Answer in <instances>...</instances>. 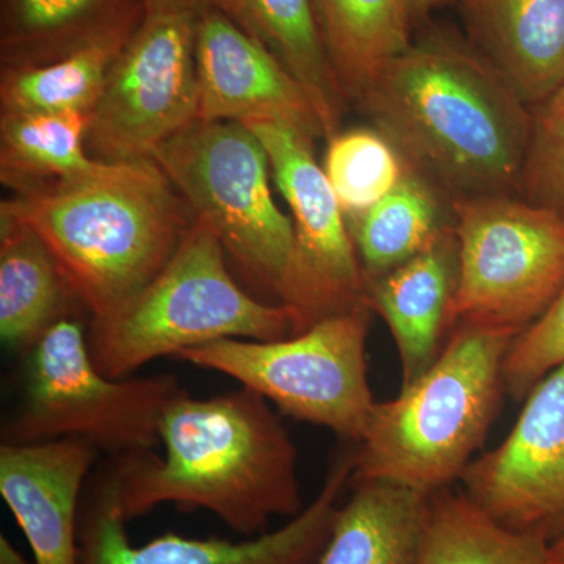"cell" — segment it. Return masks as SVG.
<instances>
[{"instance_id": "cell-1", "label": "cell", "mask_w": 564, "mask_h": 564, "mask_svg": "<svg viewBox=\"0 0 564 564\" xmlns=\"http://www.w3.org/2000/svg\"><path fill=\"white\" fill-rule=\"evenodd\" d=\"M356 107L452 203L518 196L532 107L469 41L444 32L413 40Z\"/></svg>"}, {"instance_id": "cell-2", "label": "cell", "mask_w": 564, "mask_h": 564, "mask_svg": "<svg viewBox=\"0 0 564 564\" xmlns=\"http://www.w3.org/2000/svg\"><path fill=\"white\" fill-rule=\"evenodd\" d=\"M163 455L107 456L126 522L161 505L206 510L245 538L302 513L299 451L270 403L248 388L195 399L185 391L163 414Z\"/></svg>"}, {"instance_id": "cell-3", "label": "cell", "mask_w": 564, "mask_h": 564, "mask_svg": "<svg viewBox=\"0 0 564 564\" xmlns=\"http://www.w3.org/2000/svg\"><path fill=\"white\" fill-rule=\"evenodd\" d=\"M0 212L50 248L74 299L102 317L155 276L195 217L154 161L107 163L6 199Z\"/></svg>"}, {"instance_id": "cell-4", "label": "cell", "mask_w": 564, "mask_h": 564, "mask_svg": "<svg viewBox=\"0 0 564 564\" xmlns=\"http://www.w3.org/2000/svg\"><path fill=\"white\" fill-rule=\"evenodd\" d=\"M511 329L459 323L433 366L389 402H377L355 447L351 481L380 480L425 494L451 488L499 415Z\"/></svg>"}, {"instance_id": "cell-5", "label": "cell", "mask_w": 564, "mask_h": 564, "mask_svg": "<svg viewBox=\"0 0 564 564\" xmlns=\"http://www.w3.org/2000/svg\"><path fill=\"white\" fill-rule=\"evenodd\" d=\"M293 333L292 311L245 291L217 237L195 220L161 272L109 314L91 318L87 337L99 372L120 380L154 359L217 340Z\"/></svg>"}, {"instance_id": "cell-6", "label": "cell", "mask_w": 564, "mask_h": 564, "mask_svg": "<svg viewBox=\"0 0 564 564\" xmlns=\"http://www.w3.org/2000/svg\"><path fill=\"white\" fill-rule=\"evenodd\" d=\"M152 161L252 288L291 310L295 232L274 202L269 155L251 129L195 121L165 141Z\"/></svg>"}, {"instance_id": "cell-7", "label": "cell", "mask_w": 564, "mask_h": 564, "mask_svg": "<svg viewBox=\"0 0 564 564\" xmlns=\"http://www.w3.org/2000/svg\"><path fill=\"white\" fill-rule=\"evenodd\" d=\"M20 408L2 425V444L82 440L107 456L154 452L166 408L185 392L172 373L109 378L99 372L87 332L73 317L28 352Z\"/></svg>"}, {"instance_id": "cell-8", "label": "cell", "mask_w": 564, "mask_h": 564, "mask_svg": "<svg viewBox=\"0 0 564 564\" xmlns=\"http://www.w3.org/2000/svg\"><path fill=\"white\" fill-rule=\"evenodd\" d=\"M373 315L366 302L284 339H223L176 359L226 375L281 414L359 444L377 404L367 375Z\"/></svg>"}, {"instance_id": "cell-9", "label": "cell", "mask_w": 564, "mask_h": 564, "mask_svg": "<svg viewBox=\"0 0 564 564\" xmlns=\"http://www.w3.org/2000/svg\"><path fill=\"white\" fill-rule=\"evenodd\" d=\"M454 214V328L477 323L521 334L564 288V218L514 195L458 199Z\"/></svg>"}, {"instance_id": "cell-10", "label": "cell", "mask_w": 564, "mask_h": 564, "mask_svg": "<svg viewBox=\"0 0 564 564\" xmlns=\"http://www.w3.org/2000/svg\"><path fill=\"white\" fill-rule=\"evenodd\" d=\"M198 18L191 11L147 13L111 65L91 111L93 159L152 161L165 141L198 121Z\"/></svg>"}, {"instance_id": "cell-11", "label": "cell", "mask_w": 564, "mask_h": 564, "mask_svg": "<svg viewBox=\"0 0 564 564\" xmlns=\"http://www.w3.org/2000/svg\"><path fill=\"white\" fill-rule=\"evenodd\" d=\"M355 448L337 455L321 492L280 529L243 541L165 533L135 545L126 530L109 458L96 464L79 510L80 564H317L340 497L350 488Z\"/></svg>"}, {"instance_id": "cell-12", "label": "cell", "mask_w": 564, "mask_h": 564, "mask_svg": "<svg viewBox=\"0 0 564 564\" xmlns=\"http://www.w3.org/2000/svg\"><path fill=\"white\" fill-rule=\"evenodd\" d=\"M269 155L295 232V333L367 302V280L313 139L281 122L245 124Z\"/></svg>"}, {"instance_id": "cell-13", "label": "cell", "mask_w": 564, "mask_h": 564, "mask_svg": "<svg viewBox=\"0 0 564 564\" xmlns=\"http://www.w3.org/2000/svg\"><path fill=\"white\" fill-rule=\"evenodd\" d=\"M463 491L514 532L564 536V364L529 395L499 447L473 459Z\"/></svg>"}, {"instance_id": "cell-14", "label": "cell", "mask_w": 564, "mask_h": 564, "mask_svg": "<svg viewBox=\"0 0 564 564\" xmlns=\"http://www.w3.org/2000/svg\"><path fill=\"white\" fill-rule=\"evenodd\" d=\"M195 61L198 121L281 122L329 139L310 91L217 7L199 14Z\"/></svg>"}, {"instance_id": "cell-15", "label": "cell", "mask_w": 564, "mask_h": 564, "mask_svg": "<svg viewBox=\"0 0 564 564\" xmlns=\"http://www.w3.org/2000/svg\"><path fill=\"white\" fill-rule=\"evenodd\" d=\"M99 451L82 440L0 444V494L36 564H80L79 510Z\"/></svg>"}, {"instance_id": "cell-16", "label": "cell", "mask_w": 564, "mask_h": 564, "mask_svg": "<svg viewBox=\"0 0 564 564\" xmlns=\"http://www.w3.org/2000/svg\"><path fill=\"white\" fill-rule=\"evenodd\" d=\"M458 274L454 225L410 261L367 280V303L392 334L402 362L403 386L433 366L454 329L452 310Z\"/></svg>"}, {"instance_id": "cell-17", "label": "cell", "mask_w": 564, "mask_h": 564, "mask_svg": "<svg viewBox=\"0 0 564 564\" xmlns=\"http://www.w3.org/2000/svg\"><path fill=\"white\" fill-rule=\"evenodd\" d=\"M467 41L529 107L564 85V0H459Z\"/></svg>"}, {"instance_id": "cell-18", "label": "cell", "mask_w": 564, "mask_h": 564, "mask_svg": "<svg viewBox=\"0 0 564 564\" xmlns=\"http://www.w3.org/2000/svg\"><path fill=\"white\" fill-rule=\"evenodd\" d=\"M144 17V0H0V61H58L98 41L133 35Z\"/></svg>"}, {"instance_id": "cell-19", "label": "cell", "mask_w": 564, "mask_h": 564, "mask_svg": "<svg viewBox=\"0 0 564 564\" xmlns=\"http://www.w3.org/2000/svg\"><path fill=\"white\" fill-rule=\"evenodd\" d=\"M317 564H417L430 494L389 481H350Z\"/></svg>"}, {"instance_id": "cell-20", "label": "cell", "mask_w": 564, "mask_h": 564, "mask_svg": "<svg viewBox=\"0 0 564 564\" xmlns=\"http://www.w3.org/2000/svg\"><path fill=\"white\" fill-rule=\"evenodd\" d=\"M74 299L50 248L32 229L0 212V336L28 355L44 334L69 318Z\"/></svg>"}, {"instance_id": "cell-21", "label": "cell", "mask_w": 564, "mask_h": 564, "mask_svg": "<svg viewBox=\"0 0 564 564\" xmlns=\"http://www.w3.org/2000/svg\"><path fill=\"white\" fill-rule=\"evenodd\" d=\"M212 6L261 43L310 91L329 137L339 131L348 104L311 0H212Z\"/></svg>"}, {"instance_id": "cell-22", "label": "cell", "mask_w": 564, "mask_h": 564, "mask_svg": "<svg viewBox=\"0 0 564 564\" xmlns=\"http://www.w3.org/2000/svg\"><path fill=\"white\" fill-rule=\"evenodd\" d=\"M345 102L358 106L389 62L411 43L404 0H311Z\"/></svg>"}, {"instance_id": "cell-23", "label": "cell", "mask_w": 564, "mask_h": 564, "mask_svg": "<svg viewBox=\"0 0 564 564\" xmlns=\"http://www.w3.org/2000/svg\"><path fill=\"white\" fill-rule=\"evenodd\" d=\"M347 225L366 280H373L410 261L452 228L454 203L411 169L389 195L348 218Z\"/></svg>"}, {"instance_id": "cell-24", "label": "cell", "mask_w": 564, "mask_h": 564, "mask_svg": "<svg viewBox=\"0 0 564 564\" xmlns=\"http://www.w3.org/2000/svg\"><path fill=\"white\" fill-rule=\"evenodd\" d=\"M90 118L79 111H2V184L20 195L96 172L102 162L88 152Z\"/></svg>"}, {"instance_id": "cell-25", "label": "cell", "mask_w": 564, "mask_h": 564, "mask_svg": "<svg viewBox=\"0 0 564 564\" xmlns=\"http://www.w3.org/2000/svg\"><path fill=\"white\" fill-rule=\"evenodd\" d=\"M417 564H555L551 543L514 532L485 513L464 491L432 494Z\"/></svg>"}, {"instance_id": "cell-26", "label": "cell", "mask_w": 564, "mask_h": 564, "mask_svg": "<svg viewBox=\"0 0 564 564\" xmlns=\"http://www.w3.org/2000/svg\"><path fill=\"white\" fill-rule=\"evenodd\" d=\"M131 36L98 41L54 62L2 66V111H79L91 115L101 98L111 65Z\"/></svg>"}, {"instance_id": "cell-27", "label": "cell", "mask_w": 564, "mask_h": 564, "mask_svg": "<svg viewBox=\"0 0 564 564\" xmlns=\"http://www.w3.org/2000/svg\"><path fill=\"white\" fill-rule=\"evenodd\" d=\"M322 166L347 220L380 203L411 170L402 152L375 126L329 137Z\"/></svg>"}, {"instance_id": "cell-28", "label": "cell", "mask_w": 564, "mask_h": 564, "mask_svg": "<svg viewBox=\"0 0 564 564\" xmlns=\"http://www.w3.org/2000/svg\"><path fill=\"white\" fill-rule=\"evenodd\" d=\"M518 196L564 218V85L532 107Z\"/></svg>"}, {"instance_id": "cell-29", "label": "cell", "mask_w": 564, "mask_h": 564, "mask_svg": "<svg viewBox=\"0 0 564 564\" xmlns=\"http://www.w3.org/2000/svg\"><path fill=\"white\" fill-rule=\"evenodd\" d=\"M564 364V288L533 325L514 337L503 361L505 391L525 399L541 380Z\"/></svg>"}, {"instance_id": "cell-30", "label": "cell", "mask_w": 564, "mask_h": 564, "mask_svg": "<svg viewBox=\"0 0 564 564\" xmlns=\"http://www.w3.org/2000/svg\"><path fill=\"white\" fill-rule=\"evenodd\" d=\"M147 13H161V11H191L203 14L212 7V0H144Z\"/></svg>"}, {"instance_id": "cell-31", "label": "cell", "mask_w": 564, "mask_h": 564, "mask_svg": "<svg viewBox=\"0 0 564 564\" xmlns=\"http://www.w3.org/2000/svg\"><path fill=\"white\" fill-rule=\"evenodd\" d=\"M459 2V0H404L406 3L408 14H410L413 24L425 18L426 14L432 13L433 10L440 7L447 6V3Z\"/></svg>"}, {"instance_id": "cell-32", "label": "cell", "mask_w": 564, "mask_h": 564, "mask_svg": "<svg viewBox=\"0 0 564 564\" xmlns=\"http://www.w3.org/2000/svg\"><path fill=\"white\" fill-rule=\"evenodd\" d=\"M0 564H36L35 560L25 558L24 555L18 551L17 545L11 543L6 534L0 536Z\"/></svg>"}, {"instance_id": "cell-33", "label": "cell", "mask_w": 564, "mask_h": 564, "mask_svg": "<svg viewBox=\"0 0 564 564\" xmlns=\"http://www.w3.org/2000/svg\"><path fill=\"white\" fill-rule=\"evenodd\" d=\"M551 555L555 564H564V536L551 544Z\"/></svg>"}]
</instances>
